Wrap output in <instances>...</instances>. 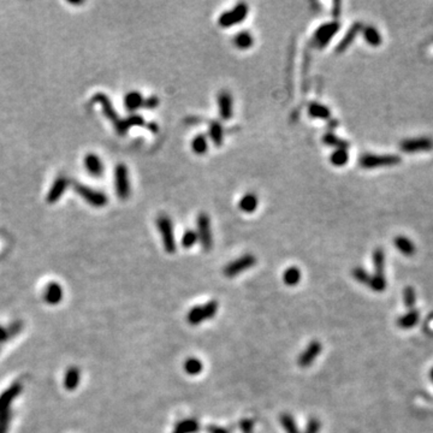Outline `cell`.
Returning a JSON list of instances; mask_svg holds the SVG:
<instances>
[{
	"label": "cell",
	"mask_w": 433,
	"mask_h": 433,
	"mask_svg": "<svg viewBox=\"0 0 433 433\" xmlns=\"http://www.w3.org/2000/svg\"><path fill=\"white\" fill-rule=\"evenodd\" d=\"M402 161V158L396 154H362L359 159V164L362 169H379V167L396 166Z\"/></svg>",
	"instance_id": "1"
},
{
	"label": "cell",
	"mask_w": 433,
	"mask_h": 433,
	"mask_svg": "<svg viewBox=\"0 0 433 433\" xmlns=\"http://www.w3.org/2000/svg\"><path fill=\"white\" fill-rule=\"evenodd\" d=\"M157 227L160 233L161 240H163L164 248L167 253L173 254L176 252V240L171 219L165 214H160L157 218Z\"/></svg>",
	"instance_id": "2"
},
{
	"label": "cell",
	"mask_w": 433,
	"mask_h": 433,
	"mask_svg": "<svg viewBox=\"0 0 433 433\" xmlns=\"http://www.w3.org/2000/svg\"><path fill=\"white\" fill-rule=\"evenodd\" d=\"M249 8L246 3H240L235 6L234 9L229 10L219 16L218 24L223 28H229V27H234L236 24L242 23L248 16Z\"/></svg>",
	"instance_id": "3"
},
{
	"label": "cell",
	"mask_w": 433,
	"mask_h": 433,
	"mask_svg": "<svg viewBox=\"0 0 433 433\" xmlns=\"http://www.w3.org/2000/svg\"><path fill=\"white\" fill-rule=\"evenodd\" d=\"M218 312V302L216 301H209L203 306H196L191 308L188 312L187 320L190 325H197L206 320L212 319Z\"/></svg>",
	"instance_id": "4"
},
{
	"label": "cell",
	"mask_w": 433,
	"mask_h": 433,
	"mask_svg": "<svg viewBox=\"0 0 433 433\" xmlns=\"http://www.w3.org/2000/svg\"><path fill=\"white\" fill-rule=\"evenodd\" d=\"M197 225V236H199V241L202 246V248L206 252H209L213 247V236L211 231V221H209V216L206 213H200L197 216L196 221Z\"/></svg>",
	"instance_id": "5"
},
{
	"label": "cell",
	"mask_w": 433,
	"mask_h": 433,
	"mask_svg": "<svg viewBox=\"0 0 433 433\" xmlns=\"http://www.w3.org/2000/svg\"><path fill=\"white\" fill-rule=\"evenodd\" d=\"M340 29L341 24L340 22H337V21H332V22L322 24V26H320L319 28L315 30V33H314L313 44L319 48L325 47V46L331 41V39L337 34Z\"/></svg>",
	"instance_id": "6"
},
{
	"label": "cell",
	"mask_w": 433,
	"mask_h": 433,
	"mask_svg": "<svg viewBox=\"0 0 433 433\" xmlns=\"http://www.w3.org/2000/svg\"><path fill=\"white\" fill-rule=\"evenodd\" d=\"M115 187L118 197L127 200L130 196V181L128 167L124 164H118L115 169Z\"/></svg>",
	"instance_id": "7"
},
{
	"label": "cell",
	"mask_w": 433,
	"mask_h": 433,
	"mask_svg": "<svg viewBox=\"0 0 433 433\" xmlns=\"http://www.w3.org/2000/svg\"><path fill=\"white\" fill-rule=\"evenodd\" d=\"M257 264V258L252 254H246L243 257H241L236 260L228 264L224 268V274L229 278H233V277L237 276V274L245 272L246 270L251 268Z\"/></svg>",
	"instance_id": "8"
},
{
	"label": "cell",
	"mask_w": 433,
	"mask_h": 433,
	"mask_svg": "<svg viewBox=\"0 0 433 433\" xmlns=\"http://www.w3.org/2000/svg\"><path fill=\"white\" fill-rule=\"evenodd\" d=\"M75 190L87 201L88 203L94 207H103L107 205V196L102 191L94 190L89 187L82 184H75Z\"/></svg>",
	"instance_id": "9"
},
{
	"label": "cell",
	"mask_w": 433,
	"mask_h": 433,
	"mask_svg": "<svg viewBox=\"0 0 433 433\" xmlns=\"http://www.w3.org/2000/svg\"><path fill=\"white\" fill-rule=\"evenodd\" d=\"M402 152L415 153V152H427L433 149V140L431 137H415V139L403 140L399 145Z\"/></svg>",
	"instance_id": "10"
},
{
	"label": "cell",
	"mask_w": 433,
	"mask_h": 433,
	"mask_svg": "<svg viewBox=\"0 0 433 433\" xmlns=\"http://www.w3.org/2000/svg\"><path fill=\"white\" fill-rule=\"evenodd\" d=\"M23 385L21 383H15L11 388L6 389L4 392L0 395V417L4 415H9L10 413V407L12 401L20 395L22 391Z\"/></svg>",
	"instance_id": "11"
},
{
	"label": "cell",
	"mask_w": 433,
	"mask_h": 433,
	"mask_svg": "<svg viewBox=\"0 0 433 433\" xmlns=\"http://www.w3.org/2000/svg\"><path fill=\"white\" fill-rule=\"evenodd\" d=\"M321 349H322L321 343L318 342V341H313V342H310L306 348V350H304V352L300 355V358H298L297 360L298 366L302 368L309 367L314 360L320 355Z\"/></svg>",
	"instance_id": "12"
},
{
	"label": "cell",
	"mask_w": 433,
	"mask_h": 433,
	"mask_svg": "<svg viewBox=\"0 0 433 433\" xmlns=\"http://www.w3.org/2000/svg\"><path fill=\"white\" fill-rule=\"evenodd\" d=\"M218 110L219 116L223 121H229L233 118L234 101L231 94L227 90H222L218 94Z\"/></svg>",
	"instance_id": "13"
},
{
	"label": "cell",
	"mask_w": 433,
	"mask_h": 433,
	"mask_svg": "<svg viewBox=\"0 0 433 433\" xmlns=\"http://www.w3.org/2000/svg\"><path fill=\"white\" fill-rule=\"evenodd\" d=\"M93 102H100L102 106V111L103 114H105L106 117L109 118L110 121L114 123L115 128H117L121 124L122 120L120 117H118L117 112L115 111L114 106H112V102L110 101V99L106 95H103V94H96V95H94L93 97Z\"/></svg>",
	"instance_id": "14"
},
{
	"label": "cell",
	"mask_w": 433,
	"mask_h": 433,
	"mask_svg": "<svg viewBox=\"0 0 433 433\" xmlns=\"http://www.w3.org/2000/svg\"><path fill=\"white\" fill-rule=\"evenodd\" d=\"M362 28H364V26H362L361 22L354 23L349 28V30L346 33V35L343 36L342 40L340 41V44L337 45L336 47L337 53H343L344 51H347V48L349 47V46L354 42V40L356 39V36L362 32Z\"/></svg>",
	"instance_id": "15"
},
{
	"label": "cell",
	"mask_w": 433,
	"mask_h": 433,
	"mask_svg": "<svg viewBox=\"0 0 433 433\" xmlns=\"http://www.w3.org/2000/svg\"><path fill=\"white\" fill-rule=\"evenodd\" d=\"M84 167L89 175L94 177H101L103 173L102 160L94 153H89L84 157Z\"/></svg>",
	"instance_id": "16"
},
{
	"label": "cell",
	"mask_w": 433,
	"mask_h": 433,
	"mask_svg": "<svg viewBox=\"0 0 433 433\" xmlns=\"http://www.w3.org/2000/svg\"><path fill=\"white\" fill-rule=\"evenodd\" d=\"M66 187H68V179L65 178L64 176L58 177L56 179V182L53 183V185H52L50 193L47 195V201L50 203L56 202V201L59 199L60 196H62L64 191H65Z\"/></svg>",
	"instance_id": "17"
},
{
	"label": "cell",
	"mask_w": 433,
	"mask_h": 433,
	"mask_svg": "<svg viewBox=\"0 0 433 433\" xmlns=\"http://www.w3.org/2000/svg\"><path fill=\"white\" fill-rule=\"evenodd\" d=\"M62 297H63L62 286L58 284V283H51V284L47 285V288H46L45 294H44V298L46 302L50 304H57L62 301Z\"/></svg>",
	"instance_id": "18"
},
{
	"label": "cell",
	"mask_w": 433,
	"mask_h": 433,
	"mask_svg": "<svg viewBox=\"0 0 433 433\" xmlns=\"http://www.w3.org/2000/svg\"><path fill=\"white\" fill-rule=\"evenodd\" d=\"M145 120L141 117L140 115H131L129 117L126 118V120H122L121 124L116 128V130H117V133L120 134V135H124V134L127 133L128 130L130 129V128L133 127H141L145 126Z\"/></svg>",
	"instance_id": "19"
},
{
	"label": "cell",
	"mask_w": 433,
	"mask_h": 433,
	"mask_svg": "<svg viewBox=\"0 0 433 433\" xmlns=\"http://www.w3.org/2000/svg\"><path fill=\"white\" fill-rule=\"evenodd\" d=\"M393 245L396 248L398 249L401 254L405 255V257H411V255L415 254V245H414L411 241L405 236H397L393 240Z\"/></svg>",
	"instance_id": "20"
},
{
	"label": "cell",
	"mask_w": 433,
	"mask_h": 433,
	"mask_svg": "<svg viewBox=\"0 0 433 433\" xmlns=\"http://www.w3.org/2000/svg\"><path fill=\"white\" fill-rule=\"evenodd\" d=\"M362 35H364L365 41L368 45L373 46V47H378V46L382 45L383 38L382 34L379 33L376 27L373 26H366L362 28Z\"/></svg>",
	"instance_id": "21"
},
{
	"label": "cell",
	"mask_w": 433,
	"mask_h": 433,
	"mask_svg": "<svg viewBox=\"0 0 433 433\" xmlns=\"http://www.w3.org/2000/svg\"><path fill=\"white\" fill-rule=\"evenodd\" d=\"M308 114L310 117L318 118V120H330L331 118L330 109L320 102H310L308 105Z\"/></svg>",
	"instance_id": "22"
},
{
	"label": "cell",
	"mask_w": 433,
	"mask_h": 433,
	"mask_svg": "<svg viewBox=\"0 0 433 433\" xmlns=\"http://www.w3.org/2000/svg\"><path fill=\"white\" fill-rule=\"evenodd\" d=\"M143 100L145 99H143L141 93L133 90V91H129V93L124 96V105H126V109L128 111L133 112V111H136L137 109L142 107Z\"/></svg>",
	"instance_id": "23"
},
{
	"label": "cell",
	"mask_w": 433,
	"mask_h": 433,
	"mask_svg": "<svg viewBox=\"0 0 433 433\" xmlns=\"http://www.w3.org/2000/svg\"><path fill=\"white\" fill-rule=\"evenodd\" d=\"M200 429V423L196 419H184L176 423L172 433H196Z\"/></svg>",
	"instance_id": "24"
},
{
	"label": "cell",
	"mask_w": 433,
	"mask_h": 433,
	"mask_svg": "<svg viewBox=\"0 0 433 433\" xmlns=\"http://www.w3.org/2000/svg\"><path fill=\"white\" fill-rule=\"evenodd\" d=\"M208 135L216 147H221L223 142H224V129H223V126L219 122L213 121L209 123Z\"/></svg>",
	"instance_id": "25"
},
{
	"label": "cell",
	"mask_w": 433,
	"mask_h": 433,
	"mask_svg": "<svg viewBox=\"0 0 433 433\" xmlns=\"http://www.w3.org/2000/svg\"><path fill=\"white\" fill-rule=\"evenodd\" d=\"M419 319H420L419 312L415 309H413L410 310V312H408L407 314H404V315L399 316L397 319V325L401 329H405V330H407V329H411L413 326H415L417 322H419Z\"/></svg>",
	"instance_id": "26"
},
{
	"label": "cell",
	"mask_w": 433,
	"mask_h": 433,
	"mask_svg": "<svg viewBox=\"0 0 433 433\" xmlns=\"http://www.w3.org/2000/svg\"><path fill=\"white\" fill-rule=\"evenodd\" d=\"M234 44L237 48L240 50H248L249 47H252L254 44V38L249 32L243 30V32L237 33L236 36L234 38Z\"/></svg>",
	"instance_id": "27"
},
{
	"label": "cell",
	"mask_w": 433,
	"mask_h": 433,
	"mask_svg": "<svg viewBox=\"0 0 433 433\" xmlns=\"http://www.w3.org/2000/svg\"><path fill=\"white\" fill-rule=\"evenodd\" d=\"M258 202L259 201L257 195L249 193L246 194L245 196L240 200L239 207L241 211H243L245 213H253L258 208Z\"/></svg>",
	"instance_id": "28"
},
{
	"label": "cell",
	"mask_w": 433,
	"mask_h": 433,
	"mask_svg": "<svg viewBox=\"0 0 433 433\" xmlns=\"http://www.w3.org/2000/svg\"><path fill=\"white\" fill-rule=\"evenodd\" d=\"M80 370L76 367H71L70 370L66 372L65 378H64V386H65V389H68L71 391V390H75L78 386V383H80Z\"/></svg>",
	"instance_id": "29"
},
{
	"label": "cell",
	"mask_w": 433,
	"mask_h": 433,
	"mask_svg": "<svg viewBox=\"0 0 433 433\" xmlns=\"http://www.w3.org/2000/svg\"><path fill=\"white\" fill-rule=\"evenodd\" d=\"M322 142H324L326 146L335 147L336 149H348V147H349V143L342 139H340V137L332 133H326L324 137H322Z\"/></svg>",
	"instance_id": "30"
},
{
	"label": "cell",
	"mask_w": 433,
	"mask_h": 433,
	"mask_svg": "<svg viewBox=\"0 0 433 433\" xmlns=\"http://www.w3.org/2000/svg\"><path fill=\"white\" fill-rule=\"evenodd\" d=\"M283 280H284L285 284L289 286L298 284L301 280V271L295 266L286 268L284 274H283Z\"/></svg>",
	"instance_id": "31"
},
{
	"label": "cell",
	"mask_w": 433,
	"mask_h": 433,
	"mask_svg": "<svg viewBox=\"0 0 433 433\" xmlns=\"http://www.w3.org/2000/svg\"><path fill=\"white\" fill-rule=\"evenodd\" d=\"M373 265H374V274H377V276H384L385 255H384L383 249L378 248L373 252Z\"/></svg>",
	"instance_id": "32"
},
{
	"label": "cell",
	"mask_w": 433,
	"mask_h": 433,
	"mask_svg": "<svg viewBox=\"0 0 433 433\" xmlns=\"http://www.w3.org/2000/svg\"><path fill=\"white\" fill-rule=\"evenodd\" d=\"M330 161L332 165L342 167L347 165V163L349 161V153H348L347 149H335L330 157Z\"/></svg>",
	"instance_id": "33"
},
{
	"label": "cell",
	"mask_w": 433,
	"mask_h": 433,
	"mask_svg": "<svg viewBox=\"0 0 433 433\" xmlns=\"http://www.w3.org/2000/svg\"><path fill=\"white\" fill-rule=\"evenodd\" d=\"M191 149L196 154H205L208 149V141L205 135H197L195 136L191 141Z\"/></svg>",
	"instance_id": "34"
},
{
	"label": "cell",
	"mask_w": 433,
	"mask_h": 433,
	"mask_svg": "<svg viewBox=\"0 0 433 433\" xmlns=\"http://www.w3.org/2000/svg\"><path fill=\"white\" fill-rule=\"evenodd\" d=\"M280 423H282L283 428L285 429L286 433H301L300 429L297 428L294 417L290 414H282L280 415Z\"/></svg>",
	"instance_id": "35"
},
{
	"label": "cell",
	"mask_w": 433,
	"mask_h": 433,
	"mask_svg": "<svg viewBox=\"0 0 433 433\" xmlns=\"http://www.w3.org/2000/svg\"><path fill=\"white\" fill-rule=\"evenodd\" d=\"M202 368L203 366L201 364L200 360L195 358L188 359L184 364V370L188 374H190V376H196V374H199L200 372L202 371Z\"/></svg>",
	"instance_id": "36"
},
{
	"label": "cell",
	"mask_w": 433,
	"mask_h": 433,
	"mask_svg": "<svg viewBox=\"0 0 433 433\" xmlns=\"http://www.w3.org/2000/svg\"><path fill=\"white\" fill-rule=\"evenodd\" d=\"M197 241H199V236H197L196 231L190 230V229H189V230L185 231L184 235H183L181 243H182V246L184 247V248L189 249V248H191L193 246L196 245Z\"/></svg>",
	"instance_id": "37"
},
{
	"label": "cell",
	"mask_w": 433,
	"mask_h": 433,
	"mask_svg": "<svg viewBox=\"0 0 433 433\" xmlns=\"http://www.w3.org/2000/svg\"><path fill=\"white\" fill-rule=\"evenodd\" d=\"M352 274L354 278L358 280L359 283H361V284H365V285H370L372 277L368 274V272H366V270H364L362 267H354L352 271Z\"/></svg>",
	"instance_id": "38"
},
{
	"label": "cell",
	"mask_w": 433,
	"mask_h": 433,
	"mask_svg": "<svg viewBox=\"0 0 433 433\" xmlns=\"http://www.w3.org/2000/svg\"><path fill=\"white\" fill-rule=\"evenodd\" d=\"M368 286H371V289L373 291L383 292L386 288L385 276H377V274H374V276L371 278V283Z\"/></svg>",
	"instance_id": "39"
},
{
	"label": "cell",
	"mask_w": 433,
	"mask_h": 433,
	"mask_svg": "<svg viewBox=\"0 0 433 433\" xmlns=\"http://www.w3.org/2000/svg\"><path fill=\"white\" fill-rule=\"evenodd\" d=\"M403 301L408 308H413L416 303V294L411 286H407L403 291Z\"/></svg>",
	"instance_id": "40"
},
{
	"label": "cell",
	"mask_w": 433,
	"mask_h": 433,
	"mask_svg": "<svg viewBox=\"0 0 433 433\" xmlns=\"http://www.w3.org/2000/svg\"><path fill=\"white\" fill-rule=\"evenodd\" d=\"M20 330H21V322L15 324L12 328H10V330H5L4 328H0V343L5 342L6 340H9L11 336H14V335L17 334Z\"/></svg>",
	"instance_id": "41"
},
{
	"label": "cell",
	"mask_w": 433,
	"mask_h": 433,
	"mask_svg": "<svg viewBox=\"0 0 433 433\" xmlns=\"http://www.w3.org/2000/svg\"><path fill=\"white\" fill-rule=\"evenodd\" d=\"M320 427H321V425H320L319 420L312 417V419H309V421H308L306 431L303 433H319Z\"/></svg>",
	"instance_id": "42"
},
{
	"label": "cell",
	"mask_w": 433,
	"mask_h": 433,
	"mask_svg": "<svg viewBox=\"0 0 433 433\" xmlns=\"http://www.w3.org/2000/svg\"><path fill=\"white\" fill-rule=\"evenodd\" d=\"M158 105H159V97L155 96V95H152V96H148L147 99L143 100L142 107H145L147 110H154V109L158 107Z\"/></svg>",
	"instance_id": "43"
},
{
	"label": "cell",
	"mask_w": 433,
	"mask_h": 433,
	"mask_svg": "<svg viewBox=\"0 0 433 433\" xmlns=\"http://www.w3.org/2000/svg\"><path fill=\"white\" fill-rule=\"evenodd\" d=\"M253 427H254V421L251 419H245L240 422V428L243 433H252Z\"/></svg>",
	"instance_id": "44"
},
{
	"label": "cell",
	"mask_w": 433,
	"mask_h": 433,
	"mask_svg": "<svg viewBox=\"0 0 433 433\" xmlns=\"http://www.w3.org/2000/svg\"><path fill=\"white\" fill-rule=\"evenodd\" d=\"M10 419H11V414L0 417V433L8 432L9 423H10Z\"/></svg>",
	"instance_id": "45"
},
{
	"label": "cell",
	"mask_w": 433,
	"mask_h": 433,
	"mask_svg": "<svg viewBox=\"0 0 433 433\" xmlns=\"http://www.w3.org/2000/svg\"><path fill=\"white\" fill-rule=\"evenodd\" d=\"M207 432L208 433H230L229 432V429L221 427V426H215V425H209L207 426Z\"/></svg>",
	"instance_id": "46"
},
{
	"label": "cell",
	"mask_w": 433,
	"mask_h": 433,
	"mask_svg": "<svg viewBox=\"0 0 433 433\" xmlns=\"http://www.w3.org/2000/svg\"><path fill=\"white\" fill-rule=\"evenodd\" d=\"M340 14H341V3L340 2L334 3V17L338 18Z\"/></svg>",
	"instance_id": "47"
},
{
	"label": "cell",
	"mask_w": 433,
	"mask_h": 433,
	"mask_svg": "<svg viewBox=\"0 0 433 433\" xmlns=\"http://www.w3.org/2000/svg\"><path fill=\"white\" fill-rule=\"evenodd\" d=\"M147 128L152 131V133H158V130H159V128H158V124L154 123V122H152V123H148Z\"/></svg>",
	"instance_id": "48"
},
{
	"label": "cell",
	"mask_w": 433,
	"mask_h": 433,
	"mask_svg": "<svg viewBox=\"0 0 433 433\" xmlns=\"http://www.w3.org/2000/svg\"><path fill=\"white\" fill-rule=\"evenodd\" d=\"M429 378H431V380L433 382V368L431 370V372H429Z\"/></svg>",
	"instance_id": "49"
}]
</instances>
